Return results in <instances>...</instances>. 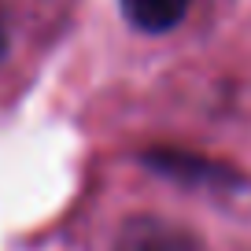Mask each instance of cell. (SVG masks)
Returning <instances> with one entry per match:
<instances>
[{
    "mask_svg": "<svg viewBox=\"0 0 251 251\" xmlns=\"http://www.w3.org/2000/svg\"><path fill=\"white\" fill-rule=\"evenodd\" d=\"M111 251H203V244L192 229L177 226V222L155 218V214H137L118 229Z\"/></svg>",
    "mask_w": 251,
    "mask_h": 251,
    "instance_id": "1",
    "label": "cell"
},
{
    "mask_svg": "<svg viewBox=\"0 0 251 251\" xmlns=\"http://www.w3.org/2000/svg\"><path fill=\"white\" fill-rule=\"evenodd\" d=\"M192 0H122L126 19L144 33H166L185 23Z\"/></svg>",
    "mask_w": 251,
    "mask_h": 251,
    "instance_id": "2",
    "label": "cell"
},
{
    "mask_svg": "<svg viewBox=\"0 0 251 251\" xmlns=\"http://www.w3.org/2000/svg\"><path fill=\"white\" fill-rule=\"evenodd\" d=\"M8 52V33H4V19H0V55Z\"/></svg>",
    "mask_w": 251,
    "mask_h": 251,
    "instance_id": "3",
    "label": "cell"
}]
</instances>
